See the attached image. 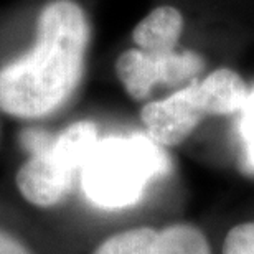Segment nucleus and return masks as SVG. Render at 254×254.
<instances>
[{
  "instance_id": "8",
  "label": "nucleus",
  "mask_w": 254,
  "mask_h": 254,
  "mask_svg": "<svg viewBox=\"0 0 254 254\" xmlns=\"http://www.w3.org/2000/svg\"><path fill=\"white\" fill-rule=\"evenodd\" d=\"M240 135L245 145V169L254 172V91L240 109Z\"/></svg>"
},
{
  "instance_id": "7",
  "label": "nucleus",
  "mask_w": 254,
  "mask_h": 254,
  "mask_svg": "<svg viewBox=\"0 0 254 254\" xmlns=\"http://www.w3.org/2000/svg\"><path fill=\"white\" fill-rule=\"evenodd\" d=\"M182 30H184V17L180 10L162 5L152 10L135 25L132 32V42L145 53H174L179 50Z\"/></svg>"
},
{
  "instance_id": "2",
  "label": "nucleus",
  "mask_w": 254,
  "mask_h": 254,
  "mask_svg": "<svg viewBox=\"0 0 254 254\" xmlns=\"http://www.w3.org/2000/svg\"><path fill=\"white\" fill-rule=\"evenodd\" d=\"M170 169L169 154L149 135H111L96 142L79 182L93 205L121 210L140 201L150 182Z\"/></svg>"
},
{
  "instance_id": "9",
  "label": "nucleus",
  "mask_w": 254,
  "mask_h": 254,
  "mask_svg": "<svg viewBox=\"0 0 254 254\" xmlns=\"http://www.w3.org/2000/svg\"><path fill=\"white\" fill-rule=\"evenodd\" d=\"M223 254H254V221L231 228L223 243Z\"/></svg>"
},
{
  "instance_id": "1",
  "label": "nucleus",
  "mask_w": 254,
  "mask_h": 254,
  "mask_svg": "<svg viewBox=\"0 0 254 254\" xmlns=\"http://www.w3.org/2000/svg\"><path fill=\"white\" fill-rule=\"evenodd\" d=\"M91 23L74 0H52L40 10L37 40L0 68V111L17 119L48 118L73 98L83 79Z\"/></svg>"
},
{
  "instance_id": "10",
  "label": "nucleus",
  "mask_w": 254,
  "mask_h": 254,
  "mask_svg": "<svg viewBox=\"0 0 254 254\" xmlns=\"http://www.w3.org/2000/svg\"><path fill=\"white\" fill-rule=\"evenodd\" d=\"M0 254H32V253L17 238L8 235L7 231L0 230Z\"/></svg>"
},
{
  "instance_id": "4",
  "label": "nucleus",
  "mask_w": 254,
  "mask_h": 254,
  "mask_svg": "<svg viewBox=\"0 0 254 254\" xmlns=\"http://www.w3.org/2000/svg\"><path fill=\"white\" fill-rule=\"evenodd\" d=\"M248 93L236 71L220 68L201 81L193 79L164 99L144 104L140 121L152 140L162 147H175L208 116L240 113Z\"/></svg>"
},
{
  "instance_id": "5",
  "label": "nucleus",
  "mask_w": 254,
  "mask_h": 254,
  "mask_svg": "<svg viewBox=\"0 0 254 254\" xmlns=\"http://www.w3.org/2000/svg\"><path fill=\"white\" fill-rule=\"evenodd\" d=\"M205 60L193 50H177L167 55L127 50L116 62V74L126 93L135 101H145L155 86L189 84L205 69Z\"/></svg>"
},
{
  "instance_id": "6",
  "label": "nucleus",
  "mask_w": 254,
  "mask_h": 254,
  "mask_svg": "<svg viewBox=\"0 0 254 254\" xmlns=\"http://www.w3.org/2000/svg\"><path fill=\"white\" fill-rule=\"evenodd\" d=\"M93 254H211L201 230L190 223L164 228H134L109 236Z\"/></svg>"
},
{
  "instance_id": "3",
  "label": "nucleus",
  "mask_w": 254,
  "mask_h": 254,
  "mask_svg": "<svg viewBox=\"0 0 254 254\" xmlns=\"http://www.w3.org/2000/svg\"><path fill=\"white\" fill-rule=\"evenodd\" d=\"M98 140V126L91 121L73 123L58 135L40 129L25 130L22 144L30 155L15 177L20 195L40 208L60 205L73 190Z\"/></svg>"
}]
</instances>
